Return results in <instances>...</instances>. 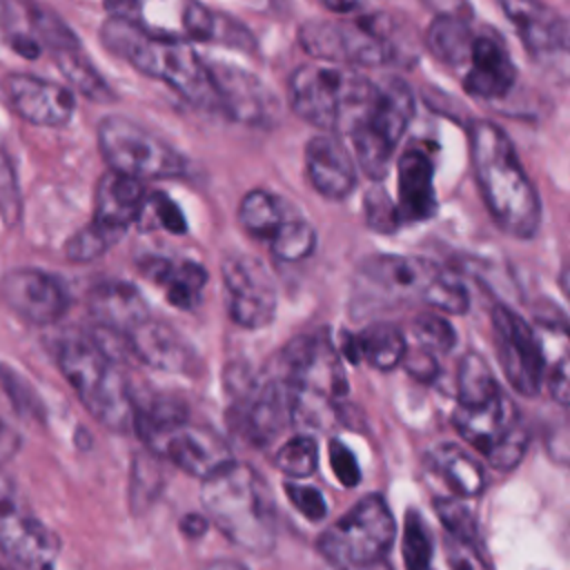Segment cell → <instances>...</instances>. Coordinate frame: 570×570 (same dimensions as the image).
Wrapping results in <instances>:
<instances>
[{
  "label": "cell",
  "mask_w": 570,
  "mask_h": 570,
  "mask_svg": "<svg viewBox=\"0 0 570 570\" xmlns=\"http://www.w3.org/2000/svg\"><path fill=\"white\" fill-rule=\"evenodd\" d=\"M468 140L474 178L492 220L514 238H532L539 232L541 203L512 138L492 120H472Z\"/></svg>",
  "instance_id": "obj_1"
},
{
  "label": "cell",
  "mask_w": 570,
  "mask_h": 570,
  "mask_svg": "<svg viewBox=\"0 0 570 570\" xmlns=\"http://www.w3.org/2000/svg\"><path fill=\"white\" fill-rule=\"evenodd\" d=\"M100 42L140 73L169 85L194 107L218 109L205 58H200L191 45L154 38L145 33L134 18L120 16H109L102 22Z\"/></svg>",
  "instance_id": "obj_2"
},
{
  "label": "cell",
  "mask_w": 570,
  "mask_h": 570,
  "mask_svg": "<svg viewBox=\"0 0 570 570\" xmlns=\"http://www.w3.org/2000/svg\"><path fill=\"white\" fill-rule=\"evenodd\" d=\"M200 501L214 525L240 550L267 554L276 543V508L263 476L247 463H229L203 481Z\"/></svg>",
  "instance_id": "obj_3"
},
{
  "label": "cell",
  "mask_w": 570,
  "mask_h": 570,
  "mask_svg": "<svg viewBox=\"0 0 570 570\" xmlns=\"http://www.w3.org/2000/svg\"><path fill=\"white\" fill-rule=\"evenodd\" d=\"M56 361L85 410L105 428L127 432L134 399L114 350L100 336L69 334L56 347Z\"/></svg>",
  "instance_id": "obj_4"
},
{
  "label": "cell",
  "mask_w": 570,
  "mask_h": 570,
  "mask_svg": "<svg viewBox=\"0 0 570 570\" xmlns=\"http://www.w3.org/2000/svg\"><path fill=\"white\" fill-rule=\"evenodd\" d=\"M376 82L365 73L334 67V65H303L287 82V100L292 111L305 122L323 129L338 131L361 118L372 100Z\"/></svg>",
  "instance_id": "obj_5"
},
{
  "label": "cell",
  "mask_w": 570,
  "mask_h": 570,
  "mask_svg": "<svg viewBox=\"0 0 570 570\" xmlns=\"http://www.w3.org/2000/svg\"><path fill=\"white\" fill-rule=\"evenodd\" d=\"M414 118V91L403 78H385L376 82L372 100L361 118L350 127L354 160L361 171L381 180L390 171L392 156Z\"/></svg>",
  "instance_id": "obj_6"
},
{
  "label": "cell",
  "mask_w": 570,
  "mask_h": 570,
  "mask_svg": "<svg viewBox=\"0 0 570 570\" xmlns=\"http://www.w3.org/2000/svg\"><path fill=\"white\" fill-rule=\"evenodd\" d=\"M98 149L109 169L131 178H178L187 174V158L142 125L111 114L98 122Z\"/></svg>",
  "instance_id": "obj_7"
},
{
  "label": "cell",
  "mask_w": 570,
  "mask_h": 570,
  "mask_svg": "<svg viewBox=\"0 0 570 570\" xmlns=\"http://www.w3.org/2000/svg\"><path fill=\"white\" fill-rule=\"evenodd\" d=\"M385 18L307 20L298 27V45L314 58L352 67H381L394 60V40Z\"/></svg>",
  "instance_id": "obj_8"
},
{
  "label": "cell",
  "mask_w": 570,
  "mask_h": 570,
  "mask_svg": "<svg viewBox=\"0 0 570 570\" xmlns=\"http://www.w3.org/2000/svg\"><path fill=\"white\" fill-rule=\"evenodd\" d=\"M394 539V517L379 494H367L321 537L318 552L338 570L385 559Z\"/></svg>",
  "instance_id": "obj_9"
},
{
  "label": "cell",
  "mask_w": 570,
  "mask_h": 570,
  "mask_svg": "<svg viewBox=\"0 0 570 570\" xmlns=\"http://www.w3.org/2000/svg\"><path fill=\"white\" fill-rule=\"evenodd\" d=\"M452 423L494 470L508 472L521 463L528 448V430L503 390L479 405H456Z\"/></svg>",
  "instance_id": "obj_10"
},
{
  "label": "cell",
  "mask_w": 570,
  "mask_h": 570,
  "mask_svg": "<svg viewBox=\"0 0 570 570\" xmlns=\"http://www.w3.org/2000/svg\"><path fill=\"white\" fill-rule=\"evenodd\" d=\"M278 374L294 387L296 407L305 401L330 405L347 392L341 356L325 332L298 334L283 345Z\"/></svg>",
  "instance_id": "obj_11"
},
{
  "label": "cell",
  "mask_w": 570,
  "mask_h": 570,
  "mask_svg": "<svg viewBox=\"0 0 570 570\" xmlns=\"http://www.w3.org/2000/svg\"><path fill=\"white\" fill-rule=\"evenodd\" d=\"M0 552L16 570H53L58 534L27 505L16 483L0 472Z\"/></svg>",
  "instance_id": "obj_12"
},
{
  "label": "cell",
  "mask_w": 570,
  "mask_h": 570,
  "mask_svg": "<svg viewBox=\"0 0 570 570\" xmlns=\"http://www.w3.org/2000/svg\"><path fill=\"white\" fill-rule=\"evenodd\" d=\"M232 421L236 432L256 448L274 443L296 419V392L281 376H269L258 385H245L234 401Z\"/></svg>",
  "instance_id": "obj_13"
},
{
  "label": "cell",
  "mask_w": 570,
  "mask_h": 570,
  "mask_svg": "<svg viewBox=\"0 0 570 570\" xmlns=\"http://www.w3.org/2000/svg\"><path fill=\"white\" fill-rule=\"evenodd\" d=\"M229 318L245 327L258 330L272 323L276 314V285L267 267L245 254L227 256L220 265Z\"/></svg>",
  "instance_id": "obj_14"
},
{
  "label": "cell",
  "mask_w": 570,
  "mask_h": 570,
  "mask_svg": "<svg viewBox=\"0 0 570 570\" xmlns=\"http://www.w3.org/2000/svg\"><path fill=\"white\" fill-rule=\"evenodd\" d=\"M492 332L503 376L519 394L534 396L546 372V361L534 330L510 307L494 305Z\"/></svg>",
  "instance_id": "obj_15"
},
{
  "label": "cell",
  "mask_w": 570,
  "mask_h": 570,
  "mask_svg": "<svg viewBox=\"0 0 570 570\" xmlns=\"http://www.w3.org/2000/svg\"><path fill=\"white\" fill-rule=\"evenodd\" d=\"M205 65L218 109L229 118L252 127H272L278 122L281 100L256 73L225 60H205Z\"/></svg>",
  "instance_id": "obj_16"
},
{
  "label": "cell",
  "mask_w": 570,
  "mask_h": 570,
  "mask_svg": "<svg viewBox=\"0 0 570 570\" xmlns=\"http://www.w3.org/2000/svg\"><path fill=\"white\" fill-rule=\"evenodd\" d=\"M134 22L154 38L187 45L218 40L220 24L198 0H138Z\"/></svg>",
  "instance_id": "obj_17"
},
{
  "label": "cell",
  "mask_w": 570,
  "mask_h": 570,
  "mask_svg": "<svg viewBox=\"0 0 570 570\" xmlns=\"http://www.w3.org/2000/svg\"><path fill=\"white\" fill-rule=\"evenodd\" d=\"M0 298L4 305L31 325H51L69 307L65 285L49 272L36 267H18L2 276Z\"/></svg>",
  "instance_id": "obj_18"
},
{
  "label": "cell",
  "mask_w": 570,
  "mask_h": 570,
  "mask_svg": "<svg viewBox=\"0 0 570 570\" xmlns=\"http://www.w3.org/2000/svg\"><path fill=\"white\" fill-rule=\"evenodd\" d=\"M156 454L169 459L185 474L200 481L234 463L232 448L214 428L189 421L180 423L174 432H169L158 445Z\"/></svg>",
  "instance_id": "obj_19"
},
{
  "label": "cell",
  "mask_w": 570,
  "mask_h": 570,
  "mask_svg": "<svg viewBox=\"0 0 570 570\" xmlns=\"http://www.w3.org/2000/svg\"><path fill=\"white\" fill-rule=\"evenodd\" d=\"M441 272V265L403 254H379L370 256L358 267V278L381 296L390 301H423L430 283Z\"/></svg>",
  "instance_id": "obj_20"
},
{
  "label": "cell",
  "mask_w": 570,
  "mask_h": 570,
  "mask_svg": "<svg viewBox=\"0 0 570 570\" xmlns=\"http://www.w3.org/2000/svg\"><path fill=\"white\" fill-rule=\"evenodd\" d=\"M11 109L31 125L60 127L76 111L73 91L31 73H11L2 82Z\"/></svg>",
  "instance_id": "obj_21"
},
{
  "label": "cell",
  "mask_w": 570,
  "mask_h": 570,
  "mask_svg": "<svg viewBox=\"0 0 570 570\" xmlns=\"http://www.w3.org/2000/svg\"><path fill=\"white\" fill-rule=\"evenodd\" d=\"M463 67V89L474 98H501L517 82V67L510 51L492 31H474Z\"/></svg>",
  "instance_id": "obj_22"
},
{
  "label": "cell",
  "mask_w": 570,
  "mask_h": 570,
  "mask_svg": "<svg viewBox=\"0 0 570 570\" xmlns=\"http://www.w3.org/2000/svg\"><path fill=\"white\" fill-rule=\"evenodd\" d=\"M305 174L312 187L330 200L347 198L356 185L354 156L334 134H321L307 142Z\"/></svg>",
  "instance_id": "obj_23"
},
{
  "label": "cell",
  "mask_w": 570,
  "mask_h": 570,
  "mask_svg": "<svg viewBox=\"0 0 570 570\" xmlns=\"http://www.w3.org/2000/svg\"><path fill=\"white\" fill-rule=\"evenodd\" d=\"M497 4L532 56H557L568 49L566 20L541 0H497Z\"/></svg>",
  "instance_id": "obj_24"
},
{
  "label": "cell",
  "mask_w": 570,
  "mask_h": 570,
  "mask_svg": "<svg viewBox=\"0 0 570 570\" xmlns=\"http://www.w3.org/2000/svg\"><path fill=\"white\" fill-rule=\"evenodd\" d=\"M396 212L403 223H421L434 216L436 194H434V163L423 145L407 147L396 167Z\"/></svg>",
  "instance_id": "obj_25"
},
{
  "label": "cell",
  "mask_w": 570,
  "mask_h": 570,
  "mask_svg": "<svg viewBox=\"0 0 570 570\" xmlns=\"http://www.w3.org/2000/svg\"><path fill=\"white\" fill-rule=\"evenodd\" d=\"M87 307L98 330L118 338H125L149 316V307L140 289L127 281L98 283L87 296Z\"/></svg>",
  "instance_id": "obj_26"
},
{
  "label": "cell",
  "mask_w": 570,
  "mask_h": 570,
  "mask_svg": "<svg viewBox=\"0 0 570 570\" xmlns=\"http://www.w3.org/2000/svg\"><path fill=\"white\" fill-rule=\"evenodd\" d=\"M129 350L149 367L163 372H189L194 367V352L187 341L165 321L147 316L125 336Z\"/></svg>",
  "instance_id": "obj_27"
},
{
  "label": "cell",
  "mask_w": 570,
  "mask_h": 570,
  "mask_svg": "<svg viewBox=\"0 0 570 570\" xmlns=\"http://www.w3.org/2000/svg\"><path fill=\"white\" fill-rule=\"evenodd\" d=\"M145 196L147 194L138 178L109 169L96 185L91 220L120 238L127 227L136 223Z\"/></svg>",
  "instance_id": "obj_28"
},
{
  "label": "cell",
  "mask_w": 570,
  "mask_h": 570,
  "mask_svg": "<svg viewBox=\"0 0 570 570\" xmlns=\"http://www.w3.org/2000/svg\"><path fill=\"white\" fill-rule=\"evenodd\" d=\"M140 272L156 287H163L169 305L194 312L200 305L203 289L207 285V272L196 261H171L165 256H145Z\"/></svg>",
  "instance_id": "obj_29"
},
{
  "label": "cell",
  "mask_w": 570,
  "mask_h": 570,
  "mask_svg": "<svg viewBox=\"0 0 570 570\" xmlns=\"http://www.w3.org/2000/svg\"><path fill=\"white\" fill-rule=\"evenodd\" d=\"M345 354L352 363L365 361L367 365L387 372L401 365L407 343L399 327L392 323H374L365 327L361 334L345 336Z\"/></svg>",
  "instance_id": "obj_30"
},
{
  "label": "cell",
  "mask_w": 570,
  "mask_h": 570,
  "mask_svg": "<svg viewBox=\"0 0 570 570\" xmlns=\"http://www.w3.org/2000/svg\"><path fill=\"white\" fill-rule=\"evenodd\" d=\"M430 470L459 499H472L483 492L485 474L481 463L454 443H443L430 452Z\"/></svg>",
  "instance_id": "obj_31"
},
{
  "label": "cell",
  "mask_w": 570,
  "mask_h": 570,
  "mask_svg": "<svg viewBox=\"0 0 570 570\" xmlns=\"http://www.w3.org/2000/svg\"><path fill=\"white\" fill-rule=\"evenodd\" d=\"M187 419V407L178 399L169 396H154L147 403H134V419L131 428L145 441V445L156 452L158 445L165 441L169 432H174Z\"/></svg>",
  "instance_id": "obj_32"
},
{
  "label": "cell",
  "mask_w": 570,
  "mask_h": 570,
  "mask_svg": "<svg viewBox=\"0 0 570 570\" xmlns=\"http://www.w3.org/2000/svg\"><path fill=\"white\" fill-rule=\"evenodd\" d=\"M287 216L289 214H287L285 203L267 189L247 191L238 205L240 227L249 236L265 240V243L278 232V227L285 223Z\"/></svg>",
  "instance_id": "obj_33"
},
{
  "label": "cell",
  "mask_w": 570,
  "mask_h": 570,
  "mask_svg": "<svg viewBox=\"0 0 570 570\" xmlns=\"http://www.w3.org/2000/svg\"><path fill=\"white\" fill-rule=\"evenodd\" d=\"M474 29L470 20L454 16H434L425 33V45L434 58L450 67H463Z\"/></svg>",
  "instance_id": "obj_34"
},
{
  "label": "cell",
  "mask_w": 570,
  "mask_h": 570,
  "mask_svg": "<svg viewBox=\"0 0 570 570\" xmlns=\"http://www.w3.org/2000/svg\"><path fill=\"white\" fill-rule=\"evenodd\" d=\"M51 56H53V62L60 69V73L67 78V82L76 91H80L85 98L96 100V102H111V100H116L114 89L98 73V69L91 65V60L82 53L80 45L51 51Z\"/></svg>",
  "instance_id": "obj_35"
},
{
  "label": "cell",
  "mask_w": 570,
  "mask_h": 570,
  "mask_svg": "<svg viewBox=\"0 0 570 570\" xmlns=\"http://www.w3.org/2000/svg\"><path fill=\"white\" fill-rule=\"evenodd\" d=\"M456 392H459L456 405H479L497 396L501 392V385L497 383L485 358L479 356L476 352H468L459 365Z\"/></svg>",
  "instance_id": "obj_36"
},
{
  "label": "cell",
  "mask_w": 570,
  "mask_h": 570,
  "mask_svg": "<svg viewBox=\"0 0 570 570\" xmlns=\"http://www.w3.org/2000/svg\"><path fill=\"white\" fill-rule=\"evenodd\" d=\"M272 254L278 261L296 263L307 258L316 247V232L314 227L298 216H287L285 223L278 227V232L267 240Z\"/></svg>",
  "instance_id": "obj_37"
},
{
  "label": "cell",
  "mask_w": 570,
  "mask_h": 570,
  "mask_svg": "<svg viewBox=\"0 0 570 570\" xmlns=\"http://www.w3.org/2000/svg\"><path fill=\"white\" fill-rule=\"evenodd\" d=\"M423 303L443 314H465L470 307V294L459 274L441 267L436 278L430 283Z\"/></svg>",
  "instance_id": "obj_38"
},
{
  "label": "cell",
  "mask_w": 570,
  "mask_h": 570,
  "mask_svg": "<svg viewBox=\"0 0 570 570\" xmlns=\"http://www.w3.org/2000/svg\"><path fill=\"white\" fill-rule=\"evenodd\" d=\"M274 465L292 479H305L318 465V443L312 436H292L276 450Z\"/></svg>",
  "instance_id": "obj_39"
},
{
  "label": "cell",
  "mask_w": 570,
  "mask_h": 570,
  "mask_svg": "<svg viewBox=\"0 0 570 570\" xmlns=\"http://www.w3.org/2000/svg\"><path fill=\"white\" fill-rule=\"evenodd\" d=\"M401 550L405 570H432V537L416 510L405 512Z\"/></svg>",
  "instance_id": "obj_40"
},
{
  "label": "cell",
  "mask_w": 570,
  "mask_h": 570,
  "mask_svg": "<svg viewBox=\"0 0 570 570\" xmlns=\"http://www.w3.org/2000/svg\"><path fill=\"white\" fill-rule=\"evenodd\" d=\"M136 223L142 229H165L169 234H185L187 232V220L180 207L163 191H154L145 196V203L140 207V214Z\"/></svg>",
  "instance_id": "obj_41"
},
{
  "label": "cell",
  "mask_w": 570,
  "mask_h": 570,
  "mask_svg": "<svg viewBox=\"0 0 570 570\" xmlns=\"http://www.w3.org/2000/svg\"><path fill=\"white\" fill-rule=\"evenodd\" d=\"M118 240L116 234L107 232L105 227L96 225L94 220L80 227L65 245V254L73 263H89L98 256H102L114 243Z\"/></svg>",
  "instance_id": "obj_42"
},
{
  "label": "cell",
  "mask_w": 570,
  "mask_h": 570,
  "mask_svg": "<svg viewBox=\"0 0 570 570\" xmlns=\"http://www.w3.org/2000/svg\"><path fill=\"white\" fill-rule=\"evenodd\" d=\"M434 510L443 528L448 530V537L459 541H472L479 543V528L474 514L463 505V501L456 497H441L434 499Z\"/></svg>",
  "instance_id": "obj_43"
},
{
  "label": "cell",
  "mask_w": 570,
  "mask_h": 570,
  "mask_svg": "<svg viewBox=\"0 0 570 570\" xmlns=\"http://www.w3.org/2000/svg\"><path fill=\"white\" fill-rule=\"evenodd\" d=\"M414 336L421 343V347L430 352H450L456 343V334L452 325L445 321L439 312H425L414 318Z\"/></svg>",
  "instance_id": "obj_44"
},
{
  "label": "cell",
  "mask_w": 570,
  "mask_h": 570,
  "mask_svg": "<svg viewBox=\"0 0 570 570\" xmlns=\"http://www.w3.org/2000/svg\"><path fill=\"white\" fill-rule=\"evenodd\" d=\"M20 441L18 405L11 394L0 385V468L16 456Z\"/></svg>",
  "instance_id": "obj_45"
},
{
  "label": "cell",
  "mask_w": 570,
  "mask_h": 570,
  "mask_svg": "<svg viewBox=\"0 0 570 570\" xmlns=\"http://www.w3.org/2000/svg\"><path fill=\"white\" fill-rule=\"evenodd\" d=\"M285 492L292 501V505L312 523H318L325 519L327 514V503L321 490H316L314 485H303V483H285Z\"/></svg>",
  "instance_id": "obj_46"
},
{
  "label": "cell",
  "mask_w": 570,
  "mask_h": 570,
  "mask_svg": "<svg viewBox=\"0 0 570 570\" xmlns=\"http://www.w3.org/2000/svg\"><path fill=\"white\" fill-rule=\"evenodd\" d=\"M445 557L450 570H492L488 559L481 552V543L459 541L448 537L445 539Z\"/></svg>",
  "instance_id": "obj_47"
},
{
  "label": "cell",
  "mask_w": 570,
  "mask_h": 570,
  "mask_svg": "<svg viewBox=\"0 0 570 570\" xmlns=\"http://www.w3.org/2000/svg\"><path fill=\"white\" fill-rule=\"evenodd\" d=\"M365 212H367V223H370L372 229L392 232V229H396L401 225L396 205L392 203V198L383 189H376V191L367 194Z\"/></svg>",
  "instance_id": "obj_48"
},
{
  "label": "cell",
  "mask_w": 570,
  "mask_h": 570,
  "mask_svg": "<svg viewBox=\"0 0 570 570\" xmlns=\"http://www.w3.org/2000/svg\"><path fill=\"white\" fill-rule=\"evenodd\" d=\"M330 465L334 470V476L345 485V488H356L361 483V468L354 456V452L338 439L330 441Z\"/></svg>",
  "instance_id": "obj_49"
},
{
  "label": "cell",
  "mask_w": 570,
  "mask_h": 570,
  "mask_svg": "<svg viewBox=\"0 0 570 570\" xmlns=\"http://www.w3.org/2000/svg\"><path fill=\"white\" fill-rule=\"evenodd\" d=\"M401 363H405V370H407L414 379H419V381H423V383H430V381L436 376V372H439L434 352H430V350H425V347L407 350Z\"/></svg>",
  "instance_id": "obj_50"
},
{
  "label": "cell",
  "mask_w": 570,
  "mask_h": 570,
  "mask_svg": "<svg viewBox=\"0 0 570 570\" xmlns=\"http://www.w3.org/2000/svg\"><path fill=\"white\" fill-rule=\"evenodd\" d=\"M548 385L550 394L557 403L566 405L570 399V376H568V356L561 354L559 358L552 361V367L548 372Z\"/></svg>",
  "instance_id": "obj_51"
},
{
  "label": "cell",
  "mask_w": 570,
  "mask_h": 570,
  "mask_svg": "<svg viewBox=\"0 0 570 570\" xmlns=\"http://www.w3.org/2000/svg\"><path fill=\"white\" fill-rule=\"evenodd\" d=\"M425 7L434 11V16H454V18H472V7L468 0H423Z\"/></svg>",
  "instance_id": "obj_52"
},
{
  "label": "cell",
  "mask_w": 570,
  "mask_h": 570,
  "mask_svg": "<svg viewBox=\"0 0 570 570\" xmlns=\"http://www.w3.org/2000/svg\"><path fill=\"white\" fill-rule=\"evenodd\" d=\"M178 528H180V532H183L187 539H198V537H203V534L207 532L209 523H207V519H205L203 514L189 512V514H185V517L180 519Z\"/></svg>",
  "instance_id": "obj_53"
},
{
  "label": "cell",
  "mask_w": 570,
  "mask_h": 570,
  "mask_svg": "<svg viewBox=\"0 0 570 570\" xmlns=\"http://www.w3.org/2000/svg\"><path fill=\"white\" fill-rule=\"evenodd\" d=\"M109 16H120V18H134L138 0H105L102 2Z\"/></svg>",
  "instance_id": "obj_54"
},
{
  "label": "cell",
  "mask_w": 570,
  "mask_h": 570,
  "mask_svg": "<svg viewBox=\"0 0 570 570\" xmlns=\"http://www.w3.org/2000/svg\"><path fill=\"white\" fill-rule=\"evenodd\" d=\"M361 0H321V4L332 13H352Z\"/></svg>",
  "instance_id": "obj_55"
},
{
  "label": "cell",
  "mask_w": 570,
  "mask_h": 570,
  "mask_svg": "<svg viewBox=\"0 0 570 570\" xmlns=\"http://www.w3.org/2000/svg\"><path fill=\"white\" fill-rule=\"evenodd\" d=\"M200 570H247V568H245V566H240V563H236V561L218 559V561L207 563V566H205V568H200Z\"/></svg>",
  "instance_id": "obj_56"
},
{
  "label": "cell",
  "mask_w": 570,
  "mask_h": 570,
  "mask_svg": "<svg viewBox=\"0 0 570 570\" xmlns=\"http://www.w3.org/2000/svg\"><path fill=\"white\" fill-rule=\"evenodd\" d=\"M345 570H392V566L385 559H379V561H372V563H365V566H356V568H345Z\"/></svg>",
  "instance_id": "obj_57"
},
{
  "label": "cell",
  "mask_w": 570,
  "mask_h": 570,
  "mask_svg": "<svg viewBox=\"0 0 570 570\" xmlns=\"http://www.w3.org/2000/svg\"><path fill=\"white\" fill-rule=\"evenodd\" d=\"M0 570H7V568H4V566H0Z\"/></svg>",
  "instance_id": "obj_58"
},
{
  "label": "cell",
  "mask_w": 570,
  "mask_h": 570,
  "mask_svg": "<svg viewBox=\"0 0 570 570\" xmlns=\"http://www.w3.org/2000/svg\"><path fill=\"white\" fill-rule=\"evenodd\" d=\"M0 566H2V563H0Z\"/></svg>",
  "instance_id": "obj_59"
}]
</instances>
